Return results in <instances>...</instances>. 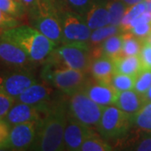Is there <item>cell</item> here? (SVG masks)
Instances as JSON below:
<instances>
[{
	"label": "cell",
	"instance_id": "6da1fadb",
	"mask_svg": "<svg viewBox=\"0 0 151 151\" xmlns=\"http://www.w3.org/2000/svg\"><path fill=\"white\" fill-rule=\"evenodd\" d=\"M68 110L63 105L50 106L39 121L35 142L30 150L40 151L63 150V139Z\"/></svg>",
	"mask_w": 151,
	"mask_h": 151
},
{
	"label": "cell",
	"instance_id": "7a4b0ae2",
	"mask_svg": "<svg viewBox=\"0 0 151 151\" xmlns=\"http://www.w3.org/2000/svg\"><path fill=\"white\" fill-rule=\"evenodd\" d=\"M1 36L18 45L33 62H41L48 59L57 45L35 28L28 25L6 29Z\"/></svg>",
	"mask_w": 151,
	"mask_h": 151
},
{
	"label": "cell",
	"instance_id": "3957f363",
	"mask_svg": "<svg viewBox=\"0 0 151 151\" xmlns=\"http://www.w3.org/2000/svg\"><path fill=\"white\" fill-rule=\"evenodd\" d=\"M86 73L46 60L41 76L49 83L70 96L86 85Z\"/></svg>",
	"mask_w": 151,
	"mask_h": 151
},
{
	"label": "cell",
	"instance_id": "277c9868",
	"mask_svg": "<svg viewBox=\"0 0 151 151\" xmlns=\"http://www.w3.org/2000/svg\"><path fill=\"white\" fill-rule=\"evenodd\" d=\"M34 28L56 45L62 43V28L60 11L51 0H39L31 9Z\"/></svg>",
	"mask_w": 151,
	"mask_h": 151
},
{
	"label": "cell",
	"instance_id": "5b68a950",
	"mask_svg": "<svg viewBox=\"0 0 151 151\" xmlns=\"http://www.w3.org/2000/svg\"><path fill=\"white\" fill-rule=\"evenodd\" d=\"M46 60L86 72L92 60V51L87 42L65 43L55 48Z\"/></svg>",
	"mask_w": 151,
	"mask_h": 151
},
{
	"label": "cell",
	"instance_id": "8992f818",
	"mask_svg": "<svg viewBox=\"0 0 151 151\" xmlns=\"http://www.w3.org/2000/svg\"><path fill=\"white\" fill-rule=\"evenodd\" d=\"M133 124V116L116 106H106L103 108L97 129L105 139H119L128 134Z\"/></svg>",
	"mask_w": 151,
	"mask_h": 151
},
{
	"label": "cell",
	"instance_id": "52a82bcc",
	"mask_svg": "<svg viewBox=\"0 0 151 151\" xmlns=\"http://www.w3.org/2000/svg\"><path fill=\"white\" fill-rule=\"evenodd\" d=\"M104 107L92 101L81 89L70 95L69 117L88 127H96L100 121Z\"/></svg>",
	"mask_w": 151,
	"mask_h": 151
},
{
	"label": "cell",
	"instance_id": "ba28073f",
	"mask_svg": "<svg viewBox=\"0 0 151 151\" xmlns=\"http://www.w3.org/2000/svg\"><path fill=\"white\" fill-rule=\"evenodd\" d=\"M62 28V43L87 42L92 29L86 24L84 17L75 11H60Z\"/></svg>",
	"mask_w": 151,
	"mask_h": 151
},
{
	"label": "cell",
	"instance_id": "9c48e42d",
	"mask_svg": "<svg viewBox=\"0 0 151 151\" xmlns=\"http://www.w3.org/2000/svg\"><path fill=\"white\" fill-rule=\"evenodd\" d=\"M35 82L36 79L31 72L25 69H19L0 76V91L16 100L17 97Z\"/></svg>",
	"mask_w": 151,
	"mask_h": 151
},
{
	"label": "cell",
	"instance_id": "30bf717a",
	"mask_svg": "<svg viewBox=\"0 0 151 151\" xmlns=\"http://www.w3.org/2000/svg\"><path fill=\"white\" fill-rule=\"evenodd\" d=\"M36 121L25 122L11 127L5 148L13 150H25L33 145L38 129Z\"/></svg>",
	"mask_w": 151,
	"mask_h": 151
},
{
	"label": "cell",
	"instance_id": "8fae6325",
	"mask_svg": "<svg viewBox=\"0 0 151 151\" xmlns=\"http://www.w3.org/2000/svg\"><path fill=\"white\" fill-rule=\"evenodd\" d=\"M49 107L50 105L47 103L40 105H30L17 102L16 104L13 105L10 108L4 119L11 127L25 122H39L43 118Z\"/></svg>",
	"mask_w": 151,
	"mask_h": 151
},
{
	"label": "cell",
	"instance_id": "7c38bea8",
	"mask_svg": "<svg viewBox=\"0 0 151 151\" xmlns=\"http://www.w3.org/2000/svg\"><path fill=\"white\" fill-rule=\"evenodd\" d=\"M93 133L95 132L93 131L92 128L77 122L68 115V120L64 132L63 150L72 151L80 150L83 142Z\"/></svg>",
	"mask_w": 151,
	"mask_h": 151
},
{
	"label": "cell",
	"instance_id": "4fadbf2b",
	"mask_svg": "<svg viewBox=\"0 0 151 151\" xmlns=\"http://www.w3.org/2000/svg\"><path fill=\"white\" fill-rule=\"evenodd\" d=\"M0 60L14 67H24L31 61L18 45L0 36Z\"/></svg>",
	"mask_w": 151,
	"mask_h": 151
},
{
	"label": "cell",
	"instance_id": "5bb4252c",
	"mask_svg": "<svg viewBox=\"0 0 151 151\" xmlns=\"http://www.w3.org/2000/svg\"><path fill=\"white\" fill-rule=\"evenodd\" d=\"M82 90L95 103L103 106L114 105L119 92L111 84H104L97 81L94 84H87Z\"/></svg>",
	"mask_w": 151,
	"mask_h": 151
},
{
	"label": "cell",
	"instance_id": "9a60e30c",
	"mask_svg": "<svg viewBox=\"0 0 151 151\" xmlns=\"http://www.w3.org/2000/svg\"><path fill=\"white\" fill-rule=\"evenodd\" d=\"M52 92L53 89L48 84L36 81L17 97L16 101L30 105H40L47 103Z\"/></svg>",
	"mask_w": 151,
	"mask_h": 151
},
{
	"label": "cell",
	"instance_id": "2e32d148",
	"mask_svg": "<svg viewBox=\"0 0 151 151\" xmlns=\"http://www.w3.org/2000/svg\"><path fill=\"white\" fill-rule=\"evenodd\" d=\"M89 70L94 77L95 81L111 84V80L115 73V64L113 58L105 55L92 59Z\"/></svg>",
	"mask_w": 151,
	"mask_h": 151
},
{
	"label": "cell",
	"instance_id": "e0dca14e",
	"mask_svg": "<svg viewBox=\"0 0 151 151\" xmlns=\"http://www.w3.org/2000/svg\"><path fill=\"white\" fill-rule=\"evenodd\" d=\"M83 17L86 24L92 30L110 24V15L106 2L103 0L93 2Z\"/></svg>",
	"mask_w": 151,
	"mask_h": 151
},
{
	"label": "cell",
	"instance_id": "ac0fdd59",
	"mask_svg": "<svg viewBox=\"0 0 151 151\" xmlns=\"http://www.w3.org/2000/svg\"><path fill=\"white\" fill-rule=\"evenodd\" d=\"M123 44L124 40L122 34L114 35L106 39L100 45L93 47L92 51V59L99 56L105 55L110 58L115 59L123 55Z\"/></svg>",
	"mask_w": 151,
	"mask_h": 151
},
{
	"label": "cell",
	"instance_id": "d6986e66",
	"mask_svg": "<svg viewBox=\"0 0 151 151\" xmlns=\"http://www.w3.org/2000/svg\"><path fill=\"white\" fill-rule=\"evenodd\" d=\"M145 105L143 96L134 90H128L119 92L114 106L125 113L134 116Z\"/></svg>",
	"mask_w": 151,
	"mask_h": 151
},
{
	"label": "cell",
	"instance_id": "ffe728a7",
	"mask_svg": "<svg viewBox=\"0 0 151 151\" xmlns=\"http://www.w3.org/2000/svg\"><path fill=\"white\" fill-rule=\"evenodd\" d=\"M114 60L115 72L137 76L143 70L140 59L138 55H122Z\"/></svg>",
	"mask_w": 151,
	"mask_h": 151
},
{
	"label": "cell",
	"instance_id": "44dd1931",
	"mask_svg": "<svg viewBox=\"0 0 151 151\" xmlns=\"http://www.w3.org/2000/svg\"><path fill=\"white\" fill-rule=\"evenodd\" d=\"M146 10H148V3L145 1H142L139 4H136L134 5L128 7L124 18L122 19L120 25H119L121 31L122 32H127L128 27H129L131 21L134 20L137 17L141 15Z\"/></svg>",
	"mask_w": 151,
	"mask_h": 151
},
{
	"label": "cell",
	"instance_id": "7402d4cb",
	"mask_svg": "<svg viewBox=\"0 0 151 151\" xmlns=\"http://www.w3.org/2000/svg\"><path fill=\"white\" fill-rule=\"evenodd\" d=\"M106 6L110 15V24L119 26L124 18L128 7L121 0H109L106 2Z\"/></svg>",
	"mask_w": 151,
	"mask_h": 151
},
{
	"label": "cell",
	"instance_id": "603a6c76",
	"mask_svg": "<svg viewBox=\"0 0 151 151\" xmlns=\"http://www.w3.org/2000/svg\"><path fill=\"white\" fill-rule=\"evenodd\" d=\"M123 44V55H138L140 52L143 45V39L135 36L131 32L122 34Z\"/></svg>",
	"mask_w": 151,
	"mask_h": 151
},
{
	"label": "cell",
	"instance_id": "cb8c5ba5",
	"mask_svg": "<svg viewBox=\"0 0 151 151\" xmlns=\"http://www.w3.org/2000/svg\"><path fill=\"white\" fill-rule=\"evenodd\" d=\"M122 31L120 29V27L113 25V24H108L106 26L98 28L92 30L89 41L93 45V47H95L98 45H100L108 37L114 35H118Z\"/></svg>",
	"mask_w": 151,
	"mask_h": 151
},
{
	"label": "cell",
	"instance_id": "d4e9b609",
	"mask_svg": "<svg viewBox=\"0 0 151 151\" xmlns=\"http://www.w3.org/2000/svg\"><path fill=\"white\" fill-rule=\"evenodd\" d=\"M112 147L96 133L87 137L80 148V151H110Z\"/></svg>",
	"mask_w": 151,
	"mask_h": 151
},
{
	"label": "cell",
	"instance_id": "484cf974",
	"mask_svg": "<svg viewBox=\"0 0 151 151\" xmlns=\"http://www.w3.org/2000/svg\"><path fill=\"white\" fill-rule=\"evenodd\" d=\"M133 124L141 129L151 131V103H145L133 116Z\"/></svg>",
	"mask_w": 151,
	"mask_h": 151
},
{
	"label": "cell",
	"instance_id": "4316f807",
	"mask_svg": "<svg viewBox=\"0 0 151 151\" xmlns=\"http://www.w3.org/2000/svg\"><path fill=\"white\" fill-rule=\"evenodd\" d=\"M135 79L136 76L115 72L111 80V85L119 92L132 90L134 86Z\"/></svg>",
	"mask_w": 151,
	"mask_h": 151
},
{
	"label": "cell",
	"instance_id": "83f0119b",
	"mask_svg": "<svg viewBox=\"0 0 151 151\" xmlns=\"http://www.w3.org/2000/svg\"><path fill=\"white\" fill-rule=\"evenodd\" d=\"M0 9L14 18L24 14L25 7L19 0H0Z\"/></svg>",
	"mask_w": 151,
	"mask_h": 151
},
{
	"label": "cell",
	"instance_id": "f1b7e54d",
	"mask_svg": "<svg viewBox=\"0 0 151 151\" xmlns=\"http://www.w3.org/2000/svg\"><path fill=\"white\" fill-rule=\"evenodd\" d=\"M151 86V70H143L136 76L134 90L144 95Z\"/></svg>",
	"mask_w": 151,
	"mask_h": 151
},
{
	"label": "cell",
	"instance_id": "f546056e",
	"mask_svg": "<svg viewBox=\"0 0 151 151\" xmlns=\"http://www.w3.org/2000/svg\"><path fill=\"white\" fill-rule=\"evenodd\" d=\"M143 70H151V44L144 40L139 54Z\"/></svg>",
	"mask_w": 151,
	"mask_h": 151
},
{
	"label": "cell",
	"instance_id": "4dcf8cb0",
	"mask_svg": "<svg viewBox=\"0 0 151 151\" xmlns=\"http://www.w3.org/2000/svg\"><path fill=\"white\" fill-rule=\"evenodd\" d=\"M66 2L72 10L83 16L94 1L93 0H66Z\"/></svg>",
	"mask_w": 151,
	"mask_h": 151
},
{
	"label": "cell",
	"instance_id": "1f68e13d",
	"mask_svg": "<svg viewBox=\"0 0 151 151\" xmlns=\"http://www.w3.org/2000/svg\"><path fill=\"white\" fill-rule=\"evenodd\" d=\"M15 99L0 91V119H4L15 103Z\"/></svg>",
	"mask_w": 151,
	"mask_h": 151
},
{
	"label": "cell",
	"instance_id": "d6a6232c",
	"mask_svg": "<svg viewBox=\"0 0 151 151\" xmlns=\"http://www.w3.org/2000/svg\"><path fill=\"white\" fill-rule=\"evenodd\" d=\"M18 24L17 18L11 16L0 9V31L4 32L6 29L18 26Z\"/></svg>",
	"mask_w": 151,
	"mask_h": 151
},
{
	"label": "cell",
	"instance_id": "836d02e7",
	"mask_svg": "<svg viewBox=\"0 0 151 151\" xmlns=\"http://www.w3.org/2000/svg\"><path fill=\"white\" fill-rule=\"evenodd\" d=\"M11 126L4 119H0V149L5 148L9 136Z\"/></svg>",
	"mask_w": 151,
	"mask_h": 151
},
{
	"label": "cell",
	"instance_id": "e575fe53",
	"mask_svg": "<svg viewBox=\"0 0 151 151\" xmlns=\"http://www.w3.org/2000/svg\"><path fill=\"white\" fill-rule=\"evenodd\" d=\"M129 32H131L135 36L140 38V39H145L151 33V23H144L137 25L136 27L131 29Z\"/></svg>",
	"mask_w": 151,
	"mask_h": 151
},
{
	"label": "cell",
	"instance_id": "d590c367",
	"mask_svg": "<svg viewBox=\"0 0 151 151\" xmlns=\"http://www.w3.org/2000/svg\"><path fill=\"white\" fill-rule=\"evenodd\" d=\"M135 150L139 151H151V137L144 139Z\"/></svg>",
	"mask_w": 151,
	"mask_h": 151
},
{
	"label": "cell",
	"instance_id": "8d00e7d4",
	"mask_svg": "<svg viewBox=\"0 0 151 151\" xmlns=\"http://www.w3.org/2000/svg\"><path fill=\"white\" fill-rule=\"evenodd\" d=\"M20 2L24 5L25 9H29L31 10L37 4L39 0H20Z\"/></svg>",
	"mask_w": 151,
	"mask_h": 151
},
{
	"label": "cell",
	"instance_id": "74e56055",
	"mask_svg": "<svg viewBox=\"0 0 151 151\" xmlns=\"http://www.w3.org/2000/svg\"><path fill=\"white\" fill-rule=\"evenodd\" d=\"M143 99H144L145 104L147 103H151V86L147 90V92L143 95Z\"/></svg>",
	"mask_w": 151,
	"mask_h": 151
},
{
	"label": "cell",
	"instance_id": "f35d334b",
	"mask_svg": "<svg viewBox=\"0 0 151 151\" xmlns=\"http://www.w3.org/2000/svg\"><path fill=\"white\" fill-rule=\"evenodd\" d=\"M121 1L124 2L127 7H130V6L134 5L136 4H139L142 1H145V0H121Z\"/></svg>",
	"mask_w": 151,
	"mask_h": 151
},
{
	"label": "cell",
	"instance_id": "ab89813d",
	"mask_svg": "<svg viewBox=\"0 0 151 151\" xmlns=\"http://www.w3.org/2000/svg\"><path fill=\"white\" fill-rule=\"evenodd\" d=\"M144 40H145L147 42H149L150 44H151V33L145 38V39H144Z\"/></svg>",
	"mask_w": 151,
	"mask_h": 151
},
{
	"label": "cell",
	"instance_id": "60d3db41",
	"mask_svg": "<svg viewBox=\"0 0 151 151\" xmlns=\"http://www.w3.org/2000/svg\"><path fill=\"white\" fill-rule=\"evenodd\" d=\"M148 9L151 11V3L150 4H148Z\"/></svg>",
	"mask_w": 151,
	"mask_h": 151
},
{
	"label": "cell",
	"instance_id": "b9f144b4",
	"mask_svg": "<svg viewBox=\"0 0 151 151\" xmlns=\"http://www.w3.org/2000/svg\"><path fill=\"white\" fill-rule=\"evenodd\" d=\"M145 2H147L148 4H150L151 3V0H145Z\"/></svg>",
	"mask_w": 151,
	"mask_h": 151
},
{
	"label": "cell",
	"instance_id": "7bdbcfd3",
	"mask_svg": "<svg viewBox=\"0 0 151 151\" xmlns=\"http://www.w3.org/2000/svg\"><path fill=\"white\" fill-rule=\"evenodd\" d=\"M19 1H20V0H19Z\"/></svg>",
	"mask_w": 151,
	"mask_h": 151
},
{
	"label": "cell",
	"instance_id": "ee69618b",
	"mask_svg": "<svg viewBox=\"0 0 151 151\" xmlns=\"http://www.w3.org/2000/svg\"><path fill=\"white\" fill-rule=\"evenodd\" d=\"M108 1H109V0H108Z\"/></svg>",
	"mask_w": 151,
	"mask_h": 151
}]
</instances>
